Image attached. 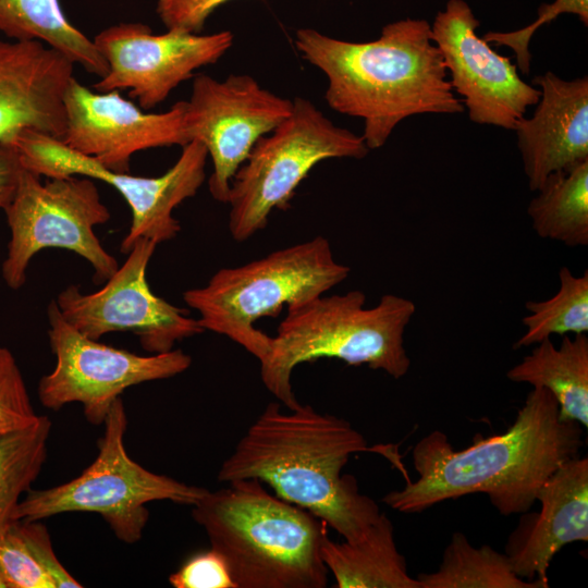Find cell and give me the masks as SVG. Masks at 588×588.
Segmentation results:
<instances>
[{"instance_id":"cell-8","label":"cell","mask_w":588,"mask_h":588,"mask_svg":"<svg viewBox=\"0 0 588 588\" xmlns=\"http://www.w3.org/2000/svg\"><path fill=\"white\" fill-rule=\"evenodd\" d=\"M362 135L334 124L310 100L296 97L290 115L260 137L230 184L229 230L245 242L265 229L272 210L286 209L299 183L319 162L367 156Z\"/></svg>"},{"instance_id":"cell-20","label":"cell","mask_w":588,"mask_h":588,"mask_svg":"<svg viewBox=\"0 0 588 588\" xmlns=\"http://www.w3.org/2000/svg\"><path fill=\"white\" fill-rule=\"evenodd\" d=\"M320 555L338 588H420L407 572L393 524L384 513L357 540L335 542L326 534Z\"/></svg>"},{"instance_id":"cell-30","label":"cell","mask_w":588,"mask_h":588,"mask_svg":"<svg viewBox=\"0 0 588 588\" xmlns=\"http://www.w3.org/2000/svg\"><path fill=\"white\" fill-rule=\"evenodd\" d=\"M169 583L174 588H237L226 562L212 549L191 556Z\"/></svg>"},{"instance_id":"cell-2","label":"cell","mask_w":588,"mask_h":588,"mask_svg":"<svg viewBox=\"0 0 588 588\" xmlns=\"http://www.w3.org/2000/svg\"><path fill=\"white\" fill-rule=\"evenodd\" d=\"M294 45L324 74L328 106L364 121L362 137L369 150L382 147L409 117L465 111L425 20L391 22L377 39L366 42L301 28Z\"/></svg>"},{"instance_id":"cell-33","label":"cell","mask_w":588,"mask_h":588,"mask_svg":"<svg viewBox=\"0 0 588 588\" xmlns=\"http://www.w3.org/2000/svg\"><path fill=\"white\" fill-rule=\"evenodd\" d=\"M0 588H7L3 577L0 574Z\"/></svg>"},{"instance_id":"cell-24","label":"cell","mask_w":588,"mask_h":588,"mask_svg":"<svg viewBox=\"0 0 588 588\" xmlns=\"http://www.w3.org/2000/svg\"><path fill=\"white\" fill-rule=\"evenodd\" d=\"M0 574L7 588H81L54 554L40 520L16 519L0 535Z\"/></svg>"},{"instance_id":"cell-28","label":"cell","mask_w":588,"mask_h":588,"mask_svg":"<svg viewBox=\"0 0 588 588\" xmlns=\"http://www.w3.org/2000/svg\"><path fill=\"white\" fill-rule=\"evenodd\" d=\"M38 416L13 354L0 346V437L30 426Z\"/></svg>"},{"instance_id":"cell-6","label":"cell","mask_w":588,"mask_h":588,"mask_svg":"<svg viewBox=\"0 0 588 588\" xmlns=\"http://www.w3.org/2000/svg\"><path fill=\"white\" fill-rule=\"evenodd\" d=\"M350 271L334 259L330 242L318 235L243 266L222 268L206 285L185 291L183 299L199 314L197 320L205 331L225 335L261 362L270 351L271 336L254 322L277 317L285 305L323 295Z\"/></svg>"},{"instance_id":"cell-7","label":"cell","mask_w":588,"mask_h":588,"mask_svg":"<svg viewBox=\"0 0 588 588\" xmlns=\"http://www.w3.org/2000/svg\"><path fill=\"white\" fill-rule=\"evenodd\" d=\"M102 425L105 431L94 462L68 482L28 490L19 503L15 520H41L71 512L96 513L119 540L134 543L142 538L148 522L147 503L167 500L193 506L207 493L206 488L155 474L130 457L124 444L127 416L121 397L112 404Z\"/></svg>"},{"instance_id":"cell-13","label":"cell","mask_w":588,"mask_h":588,"mask_svg":"<svg viewBox=\"0 0 588 588\" xmlns=\"http://www.w3.org/2000/svg\"><path fill=\"white\" fill-rule=\"evenodd\" d=\"M292 111V100L264 88L250 75L230 74L219 81L194 76L185 100L189 140L200 142L212 161L208 187L213 199L228 203L230 184L257 140Z\"/></svg>"},{"instance_id":"cell-23","label":"cell","mask_w":588,"mask_h":588,"mask_svg":"<svg viewBox=\"0 0 588 588\" xmlns=\"http://www.w3.org/2000/svg\"><path fill=\"white\" fill-rule=\"evenodd\" d=\"M527 208L538 236L564 245L588 244V160L551 174Z\"/></svg>"},{"instance_id":"cell-11","label":"cell","mask_w":588,"mask_h":588,"mask_svg":"<svg viewBox=\"0 0 588 588\" xmlns=\"http://www.w3.org/2000/svg\"><path fill=\"white\" fill-rule=\"evenodd\" d=\"M47 317L56 364L39 380L38 397L52 411L79 403L93 425L103 424L110 407L127 388L174 377L192 364V357L182 350L144 356L90 339L65 321L54 301L48 305Z\"/></svg>"},{"instance_id":"cell-27","label":"cell","mask_w":588,"mask_h":588,"mask_svg":"<svg viewBox=\"0 0 588 588\" xmlns=\"http://www.w3.org/2000/svg\"><path fill=\"white\" fill-rule=\"evenodd\" d=\"M559 280V291L552 297L526 303L529 314L522 319L526 331L514 348L538 344L553 334L588 332V270L574 275L567 267H562Z\"/></svg>"},{"instance_id":"cell-5","label":"cell","mask_w":588,"mask_h":588,"mask_svg":"<svg viewBox=\"0 0 588 588\" xmlns=\"http://www.w3.org/2000/svg\"><path fill=\"white\" fill-rule=\"evenodd\" d=\"M358 290L318 296L287 307L270 351L260 362L265 387L289 409L297 408L291 376L296 366L319 358H338L352 366L367 365L399 379L411 367L404 332L416 313L413 301L384 294L365 308Z\"/></svg>"},{"instance_id":"cell-15","label":"cell","mask_w":588,"mask_h":588,"mask_svg":"<svg viewBox=\"0 0 588 588\" xmlns=\"http://www.w3.org/2000/svg\"><path fill=\"white\" fill-rule=\"evenodd\" d=\"M480 23L464 0H449L431 25L450 84L471 122L514 130L535 106L540 90L528 84L517 65L477 35Z\"/></svg>"},{"instance_id":"cell-10","label":"cell","mask_w":588,"mask_h":588,"mask_svg":"<svg viewBox=\"0 0 588 588\" xmlns=\"http://www.w3.org/2000/svg\"><path fill=\"white\" fill-rule=\"evenodd\" d=\"M8 145L16 151L22 167L40 176L82 175L113 186L132 211L130 230L121 242L123 254L139 238L159 244L177 235L181 225L173 210L196 195L205 181L208 158L206 147L192 140L182 147L179 159L166 173L146 177L110 170L62 140L29 128L20 131Z\"/></svg>"},{"instance_id":"cell-25","label":"cell","mask_w":588,"mask_h":588,"mask_svg":"<svg viewBox=\"0 0 588 588\" xmlns=\"http://www.w3.org/2000/svg\"><path fill=\"white\" fill-rule=\"evenodd\" d=\"M416 578L420 588H542L518 577L505 553L475 547L461 531L452 535L438 569Z\"/></svg>"},{"instance_id":"cell-22","label":"cell","mask_w":588,"mask_h":588,"mask_svg":"<svg viewBox=\"0 0 588 588\" xmlns=\"http://www.w3.org/2000/svg\"><path fill=\"white\" fill-rule=\"evenodd\" d=\"M0 32L13 40H39L100 78L108 72L94 41L66 20L58 0H0Z\"/></svg>"},{"instance_id":"cell-3","label":"cell","mask_w":588,"mask_h":588,"mask_svg":"<svg viewBox=\"0 0 588 588\" xmlns=\"http://www.w3.org/2000/svg\"><path fill=\"white\" fill-rule=\"evenodd\" d=\"M347 420L301 404L283 413L270 403L222 463L218 480L257 479L336 530L359 539L379 517L377 503L341 475L352 454L369 451Z\"/></svg>"},{"instance_id":"cell-12","label":"cell","mask_w":588,"mask_h":588,"mask_svg":"<svg viewBox=\"0 0 588 588\" xmlns=\"http://www.w3.org/2000/svg\"><path fill=\"white\" fill-rule=\"evenodd\" d=\"M157 245L137 240L125 261L96 292L83 293L77 285L62 290L54 299L61 316L94 340L111 332H132L151 354L169 352L176 342L203 333L187 309L150 290L146 273Z\"/></svg>"},{"instance_id":"cell-21","label":"cell","mask_w":588,"mask_h":588,"mask_svg":"<svg viewBox=\"0 0 588 588\" xmlns=\"http://www.w3.org/2000/svg\"><path fill=\"white\" fill-rule=\"evenodd\" d=\"M506 377L518 383L548 390L559 404L562 420L588 427V338L563 335L556 347L551 339L538 344Z\"/></svg>"},{"instance_id":"cell-26","label":"cell","mask_w":588,"mask_h":588,"mask_svg":"<svg viewBox=\"0 0 588 588\" xmlns=\"http://www.w3.org/2000/svg\"><path fill=\"white\" fill-rule=\"evenodd\" d=\"M51 421L38 416L30 426L0 437V535L15 520L47 458Z\"/></svg>"},{"instance_id":"cell-16","label":"cell","mask_w":588,"mask_h":588,"mask_svg":"<svg viewBox=\"0 0 588 588\" xmlns=\"http://www.w3.org/2000/svg\"><path fill=\"white\" fill-rule=\"evenodd\" d=\"M69 148L93 157L106 168L127 172L131 157L142 150L185 146V100L162 113H148L123 98L118 90L95 93L74 76L64 94Z\"/></svg>"},{"instance_id":"cell-19","label":"cell","mask_w":588,"mask_h":588,"mask_svg":"<svg viewBox=\"0 0 588 588\" xmlns=\"http://www.w3.org/2000/svg\"><path fill=\"white\" fill-rule=\"evenodd\" d=\"M540 511L523 513L505 554L516 575L549 587L548 569L566 544L588 541V458L563 463L542 485Z\"/></svg>"},{"instance_id":"cell-18","label":"cell","mask_w":588,"mask_h":588,"mask_svg":"<svg viewBox=\"0 0 588 588\" xmlns=\"http://www.w3.org/2000/svg\"><path fill=\"white\" fill-rule=\"evenodd\" d=\"M540 97L530 118L513 130L530 191L553 173L588 160V77L563 79L551 71L535 77Z\"/></svg>"},{"instance_id":"cell-31","label":"cell","mask_w":588,"mask_h":588,"mask_svg":"<svg viewBox=\"0 0 588 588\" xmlns=\"http://www.w3.org/2000/svg\"><path fill=\"white\" fill-rule=\"evenodd\" d=\"M230 0H158L157 14L167 29L200 34L208 17Z\"/></svg>"},{"instance_id":"cell-14","label":"cell","mask_w":588,"mask_h":588,"mask_svg":"<svg viewBox=\"0 0 588 588\" xmlns=\"http://www.w3.org/2000/svg\"><path fill=\"white\" fill-rule=\"evenodd\" d=\"M230 30L201 35L179 29L155 35L146 24L120 23L93 39L108 64L97 91L127 89L144 111L163 102L195 71L218 62L232 47Z\"/></svg>"},{"instance_id":"cell-32","label":"cell","mask_w":588,"mask_h":588,"mask_svg":"<svg viewBox=\"0 0 588 588\" xmlns=\"http://www.w3.org/2000/svg\"><path fill=\"white\" fill-rule=\"evenodd\" d=\"M21 168L22 164L13 147L0 143V209L2 210L14 193Z\"/></svg>"},{"instance_id":"cell-17","label":"cell","mask_w":588,"mask_h":588,"mask_svg":"<svg viewBox=\"0 0 588 588\" xmlns=\"http://www.w3.org/2000/svg\"><path fill=\"white\" fill-rule=\"evenodd\" d=\"M74 63L39 40L0 39V143L22 130L62 139Z\"/></svg>"},{"instance_id":"cell-29","label":"cell","mask_w":588,"mask_h":588,"mask_svg":"<svg viewBox=\"0 0 588 588\" xmlns=\"http://www.w3.org/2000/svg\"><path fill=\"white\" fill-rule=\"evenodd\" d=\"M561 14H574L586 26L588 24V0H554L538 9V17L524 28L512 32H488L482 37L498 47L505 46L513 50L517 69L525 75L530 72L531 53L529 44L539 27L552 22Z\"/></svg>"},{"instance_id":"cell-1","label":"cell","mask_w":588,"mask_h":588,"mask_svg":"<svg viewBox=\"0 0 588 588\" xmlns=\"http://www.w3.org/2000/svg\"><path fill=\"white\" fill-rule=\"evenodd\" d=\"M584 444L581 426L562 420L559 404L543 388H532L514 424L502 434L480 439L457 451L445 433L434 430L413 449L418 474L382 501L402 513L471 493H486L500 514L528 512L547 479L577 457Z\"/></svg>"},{"instance_id":"cell-9","label":"cell","mask_w":588,"mask_h":588,"mask_svg":"<svg viewBox=\"0 0 588 588\" xmlns=\"http://www.w3.org/2000/svg\"><path fill=\"white\" fill-rule=\"evenodd\" d=\"M22 167L14 193L3 208L10 241L2 278L12 290L22 287L32 258L50 247L71 250L89 262L97 282L118 269L117 259L101 245L95 228L111 213L93 179L82 175L47 177Z\"/></svg>"},{"instance_id":"cell-4","label":"cell","mask_w":588,"mask_h":588,"mask_svg":"<svg viewBox=\"0 0 588 588\" xmlns=\"http://www.w3.org/2000/svg\"><path fill=\"white\" fill-rule=\"evenodd\" d=\"M192 515L226 562L237 588H323L327 524L271 495L257 479L229 482L193 505Z\"/></svg>"}]
</instances>
